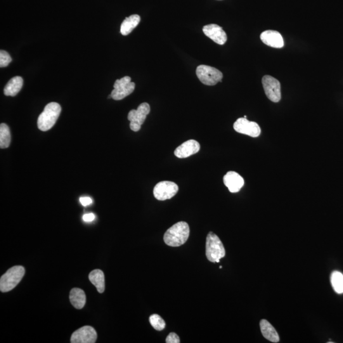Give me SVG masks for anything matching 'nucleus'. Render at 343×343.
Returning a JSON list of instances; mask_svg holds the SVG:
<instances>
[{
  "mask_svg": "<svg viewBox=\"0 0 343 343\" xmlns=\"http://www.w3.org/2000/svg\"><path fill=\"white\" fill-rule=\"evenodd\" d=\"M190 227L186 222L181 221L170 227L164 235V242L170 247H179L188 240Z\"/></svg>",
  "mask_w": 343,
  "mask_h": 343,
  "instance_id": "obj_1",
  "label": "nucleus"
},
{
  "mask_svg": "<svg viewBox=\"0 0 343 343\" xmlns=\"http://www.w3.org/2000/svg\"><path fill=\"white\" fill-rule=\"evenodd\" d=\"M61 112V106L57 103L48 104L38 118V127L40 131L46 132L56 124Z\"/></svg>",
  "mask_w": 343,
  "mask_h": 343,
  "instance_id": "obj_2",
  "label": "nucleus"
},
{
  "mask_svg": "<svg viewBox=\"0 0 343 343\" xmlns=\"http://www.w3.org/2000/svg\"><path fill=\"white\" fill-rule=\"evenodd\" d=\"M225 254V249L218 236L212 232L208 234L206 240V256L208 260L212 262H219Z\"/></svg>",
  "mask_w": 343,
  "mask_h": 343,
  "instance_id": "obj_3",
  "label": "nucleus"
},
{
  "mask_svg": "<svg viewBox=\"0 0 343 343\" xmlns=\"http://www.w3.org/2000/svg\"><path fill=\"white\" fill-rule=\"evenodd\" d=\"M25 274V269L23 266L13 267L2 276L0 279V290L7 292L13 290L22 280Z\"/></svg>",
  "mask_w": 343,
  "mask_h": 343,
  "instance_id": "obj_4",
  "label": "nucleus"
},
{
  "mask_svg": "<svg viewBox=\"0 0 343 343\" xmlns=\"http://www.w3.org/2000/svg\"><path fill=\"white\" fill-rule=\"evenodd\" d=\"M196 73L200 81L208 86L216 85L223 78V75L219 70L209 66H198Z\"/></svg>",
  "mask_w": 343,
  "mask_h": 343,
  "instance_id": "obj_5",
  "label": "nucleus"
},
{
  "mask_svg": "<svg viewBox=\"0 0 343 343\" xmlns=\"http://www.w3.org/2000/svg\"><path fill=\"white\" fill-rule=\"evenodd\" d=\"M114 89L111 92V98L114 100L120 101L126 98L134 92L136 84L131 82V78L125 77L121 79L116 80Z\"/></svg>",
  "mask_w": 343,
  "mask_h": 343,
  "instance_id": "obj_6",
  "label": "nucleus"
},
{
  "mask_svg": "<svg viewBox=\"0 0 343 343\" xmlns=\"http://www.w3.org/2000/svg\"><path fill=\"white\" fill-rule=\"evenodd\" d=\"M150 112V106L146 103H142L137 110H132L128 115V120L131 122L130 128L132 131L138 132L141 125L145 121L147 115Z\"/></svg>",
  "mask_w": 343,
  "mask_h": 343,
  "instance_id": "obj_7",
  "label": "nucleus"
},
{
  "mask_svg": "<svg viewBox=\"0 0 343 343\" xmlns=\"http://www.w3.org/2000/svg\"><path fill=\"white\" fill-rule=\"evenodd\" d=\"M262 84L265 94L269 100L278 103L281 100L280 83L271 76L265 75L262 77Z\"/></svg>",
  "mask_w": 343,
  "mask_h": 343,
  "instance_id": "obj_8",
  "label": "nucleus"
},
{
  "mask_svg": "<svg viewBox=\"0 0 343 343\" xmlns=\"http://www.w3.org/2000/svg\"><path fill=\"white\" fill-rule=\"evenodd\" d=\"M179 187L174 182L162 181L155 186L154 196L158 200L164 201L170 199L176 195Z\"/></svg>",
  "mask_w": 343,
  "mask_h": 343,
  "instance_id": "obj_9",
  "label": "nucleus"
},
{
  "mask_svg": "<svg viewBox=\"0 0 343 343\" xmlns=\"http://www.w3.org/2000/svg\"><path fill=\"white\" fill-rule=\"evenodd\" d=\"M233 128L238 133L252 137H259L261 132V128L257 123L248 121L245 118H238L234 124Z\"/></svg>",
  "mask_w": 343,
  "mask_h": 343,
  "instance_id": "obj_10",
  "label": "nucleus"
},
{
  "mask_svg": "<svg viewBox=\"0 0 343 343\" xmlns=\"http://www.w3.org/2000/svg\"><path fill=\"white\" fill-rule=\"evenodd\" d=\"M98 337L95 329L91 326H84L76 330L71 337L72 343H94Z\"/></svg>",
  "mask_w": 343,
  "mask_h": 343,
  "instance_id": "obj_11",
  "label": "nucleus"
},
{
  "mask_svg": "<svg viewBox=\"0 0 343 343\" xmlns=\"http://www.w3.org/2000/svg\"><path fill=\"white\" fill-rule=\"evenodd\" d=\"M204 34L215 43L219 45H224L227 41L226 33L219 26L211 24L203 28Z\"/></svg>",
  "mask_w": 343,
  "mask_h": 343,
  "instance_id": "obj_12",
  "label": "nucleus"
},
{
  "mask_svg": "<svg viewBox=\"0 0 343 343\" xmlns=\"http://www.w3.org/2000/svg\"><path fill=\"white\" fill-rule=\"evenodd\" d=\"M200 149V145L198 142L191 139V140L184 142L179 147H177L174 151V154L177 158H185L197 153Z\"/></svg>",
  "mask_w": 343,
  "mask_h": 343,
  "instance_id": "obj_13",
  "label": "nucleus"
},
{
  "mask_svg": "<svg viewBox=\"0 0 343 343\" xmlns=\"http://www.w3.org/2000/svg\"><path fill=\"white\" fill-rule=\"evenodd\" d=\"M261 41L266 46L280 49L284 46V42L280 33L274 30H267L261 33Z\"/></svg>",
  "mask_w": 343,
  "mask_h": 343,
  "instance_id": "obj_14",
  "label": "nucleus"
},
{
  "mask_svg": "<svg viewBox=\"0 0 343 343\" xmlns=\"http://www.w3.org/2000/svg\"><path fill=\"white\" fill-rule=\"evenodd\" d=\"M224 184L231 193H237L244 185V179L236 172L229 171L223 177Z\"/></svg>",
  "mask_w": 343,
  "mask_h": 343,
  "instance_id": "obj_15",
  "label": "nucleus"
},
{
  "mask_svg": "<svg viewBox=\"0 0 343 343\" xmlns=\"http://www.w3.org/2000/svg\"><path fill=\"white\" fill-rule=\"evenodd\" d=\"M260 328L262 335L269 341L278 342L280 341V337L277 332L268 321L262 320L260 321Z\"/></svg>",
  "mask_w": 343,
  "mask_h": 343,
  "instance_id": "obj_16",
  "label": "nucleus"
},
{
  "mask_svg": "<svg viewBox=\"0 0 343 343\" xmlns=\"http://www.w3.org/2000/svg\"><path fill=\"white\" fill-rule=\"evenodd\" d=\"M23 86L22 77H15L7 83L4 89V94L7 96H16L20 92Z\"/></svg>",
  "mask_w": 343,
  "mask_h": 343,
  "instance_id": "obj_17",
  "label": "nucleus"
},
{
  "mask_svg": "<svg viewBox=\"0 0 343 343\" xmlns=\"http://www.w3.org/2000/svg\"><path fill=\"white\" fill-rule=\"evenodd\" d=\"M71 303L77 309H82L86 302V295L84 291L79 288L71 290L70 294Z\"/></svg>",
  "mask_w": 343,
  "mask_h": 343,
  "instance_id": "obj_18",
  "label": "nucleus"
},
{
  "mask_svg": "<svg viewBox=\"0 0 343 343\" xmlns=\"http://www.w3.org/2000/svg\"><path fill=\"white\" fill-rule=\"evenodd\" d=\"M140 21V16L137 15V14L132 15L129 17V18L125 19L123 21L121 28H120L121 34L124 35V36H127V35H129L137 27V26L139 25Z\"/></svg>",
  "mask_w": 343,
  "mask_h": 343,
  "instance_id": "obj_19",
  "label": "nucleus"
},
{
  "mask_svg": "<svg viewBox=\"0 0 343 343\" xmlns=\"http://www.w3.org/2000/svg\"><path fill=\"white\" fill-rule=\"evenodd\" d=\"M89 278L99 293L104 292L105 289V278L103 271L94 269L89 274Z\"/></svg>",
  "mask_w": 343,
  "mask_h": 343,
  "instance_id": "obj_20",
  "label": "nucleus"
},
{
  "mask_svg": "<svg viewBox=\"0 0 343 343\" xmlns=\"http://www.w3.org/2000/svg\"><path fill=\"white\" fill-rule=\"evenodd\" d=\"M11 134L8 125L2 124L0 125V148H7L10 146Z\"/></svg>",
  "mask_w": 343,
  "mask_h": 343,
  "instance_id": "obj_21",
  "label": "nucleus"
},
{
  "mask_svg": "<svg viewBox=\"0 0 343 343\" xmlns=\"http://www.w3.org/2000/svg\"><path fill=\"white\" fill-rule=\"evenodd\" d=\"M330 281L335 292L337 294H342L343 274L337 271H333L331 274Z\"/></svg>",
  "mask_w": 343,
  "mask_h": 343,
  "instance_id": "obj_22",
  "label": "nucleus"
},
{
  "mask_svg": "<svg viewBox=\"0 0 343 343\" xmlns=\"http://www.w3.org/2000/svg\"><path fill=\"white\" fill-rule=\"evenodd\" d=\"M150 322L152 327L158 331L164 330L166 325L164 319L157 314H152L150 317Z\"/></svg>",
  "mask_w": 343,
  "mask_h": 343,
  "instance_id": "obj_23",
  "label": "nucleus"
},
{
  "mask_svg": "<svg viewBox=\"0 0 343 343\" xmlns=\"http://www.w3.org/2000/svg\"><path fill=\"white\" fill-rule=\"evenodd\" d=\"M12 60L13 59L7 52L3 50L0 51V67H7L11 63Z\"/></svg>",
  "mask_w": 343,
  "mask_h": 343,
  "instance_id": "obj_24",
  "label": "nucleus"
},
{
  "mask_svg": "<svg viewBox=\"0 0 343 343\" xmlns=\"http://www.w3.org/2000/svg\"><path fill=\"white\" fill-rule=\"evenodd\" d=\"M167 343H179L180 339L176 333L171 332L168 335L166 339Z\"/></svg>",
  "mask_w": 343,
  "mask_h": 343,
  "instance_id": "obj_25",
  "label": "nucleus"
},
{
  "mask_svg": "<svg viewBox=\"0 0 343 343\" xmlns=\"http://www.w3.org/2000/svg\"><path fill=\"white\" fill-rule=\"evenodd\" d=\"M80 202L83 206L87 207V206L92 204V200L90 197H81L80 198Z\"/></svg>",
  "mask_w": 343,
  "mask_h": 343,
  "instance_id": "obj_26",
  "label": "nucleus"
},
{
  "mask_svg": "<svg viewBox=\"0 0 343 343\" xmlns=\"http://www.w3.org/2000/svg\"><path fill=\"white\" fill-rule=\"evenodd\" d=\"M95 218V215H94L93 213H89V214H85L84 216H83V220L87 222L93 221Z\"/></svg>",
  "mask_w": 343,
  "mask_h": 343,
  "instance_id": "obj_27",
  "label": "nucleus"
}]
</instances>
